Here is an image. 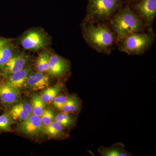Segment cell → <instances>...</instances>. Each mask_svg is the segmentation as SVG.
<instances>
[{
	"label": "cell",
	"mask_w": 156,
	"mask_h": 156,
	"mask_svg": "<svg viewBox=\"0 0 156 156\" xmlns=\"http://www.w3.org/2000/svg\"><path fill=\"white\" fill-rule=\"evenodd\" d=\"M82 30L84 40L89 47L98 53L111 54L117 43L112 30L103 23H83Z\"/></svg>",
	"instance_id": "cell-1"
},
{
	"label": "cell",
	"mask_w": 156,
	"mask_h": 156,
	"mask_svg": "<svg viewBox=\"0 0 156 156\" xmlns=\"http://www.w3.org/2000/svg\"><path fill=\"white\" fill-rule=\"evenodd\" d=\"M109 20L117 43L131 34L145 31L148 27L128 4L120 8Z\"/></svg>",
	"instance_id": "cell-2"
},
{
	"label": "cell",
	"mask_w": 156,
	"mask_h": 156,
	"mask_svg": "<svg viewBox=\"0 0 156 156\" xmlns=\"http://www.w3.org/2000/svg\"><path fill=\"white\" fill-rule=\"evenodd\" d=\"M122 4V0H88L84 23H103L108 21Z\"/></svg>",
	"instance_id": "cell-3"
},
{
	"label": "cell",
	"mask_w": 156,
	"mask_h": 156,
	"mask_svg": "<svg viewBox=\"0 0 156 156\" xmlns=\"http://www.w3.org/2000/svg\"><path fill=\"white\" fill-rule=\"evenodd\" d=\"M155 35L150 30L134 33L118 42V50L129 55H140L149 50L154 42Z\"/></svg>",
	"instance_id": "cell-4"
},
{
	"label": "cell",
	"mask_w": 156,
	"mask_h": 156,
	"mask_svg": "<svg viewBox=\"0 0 156 156\" xmlns=\"http://www.w3.org/2000/svg\"><path fill=\"white\" fill-rule=\"evenodd\" d=\"M129 5L148 27L151 26L156 16V0H138Z\"/></svg>",
	"instance_id": "cell-5"
},
{
	"label": "cell",
	"mask_w": 156,
	"mask_h": 156,
	"mask_svg": "<svg viewBox=\"0 0 156 156\" xmlns=\"http://www.w3.org/2000/svg\"><path fill=\"white\" fill-rule=\"evenodd\" d=\"M21 45L26 50L38 51L46 47L48 43L44 34L37 30H31L23 37Z\"/></svg>",
	"instance_id": "cell-6"
},
{
	"label": "cell",
	"mask_w": 156,
	"mask_h": 156,
	"mask_svg": "<svg viewBox=\"0 0 156 156\" xmlns=\"http://www.w3.org/2000/svg\"><path fill=\"white\" fill-rule=\"evenodd\" d=\"M19 128L21 132L30 136H37L45 133V128L41 118L33 114L28 119L21 122Z\"/></svg>",
	"instance_id": "cell-7"
},
{
	"label": "cell",
	"mask_w": 156,
	"mask_h": 156,
	"mask_svg": "<svg viewBox=\"0 0 156 156\" xmlns=\"http://www.w3.org/2000/svg\"><path fill=\"white\" fill-rule=\"evenodd\" d=\"M69 63L65 58L56 54L50 56L48 72L51 75L64 76L69 71Z\"/></svg>",
	"instance_id": "cell-8"
},
{
	"label": "cell",
	"mask_w": 156,
	"mask_h": 156,
	"mask_svg": "<svg viewBox=\"0 0 156 156\" xmlns=\"http://www.w3.org/2000/svg\"><path fill=\"white\" fill-rule=\"evenodd\" d=\"M49 85L48 76L38 72L29 76L24 86L30 90L37 91L47 88Z\"/></svg>",
	"instance_id": "cell-9"
},
{
	"label": "cell",
	"mask_w": 156,
	"mask_h": 156,
	"mask_svg": "<svg viewBox=\"0 0 156 156\" xmlns=\"http://www.w3.org/2000/svg\"><path fill=\"white\" fill-rule=\"evenodd\" d=\"M19 89L11 86L7 82L0 83V100L4 104H11L18 100Z\"/></svg>",
	"instance_id": "cell-10"
},
{
	"label": "cell",
	"mask_w": 156,
	"mask_h": 156,
	"mask_svg": "<svg viewBox=\"0 0 156 156\" xmlns=\"http://www.w3.org/2000/svg\"><path fill=\"white\" fill-rule=\"evenodd\" d=\"M28 57L23 53L12 56L5 65L3 69L8 74L13 73L24 68Z\"/></svg>",
	"instance_id": "cell-11"
},
{
	"label": "cell",
	"mask_w": 156,
	"mask_h": 156,
	"mask_svg": "<svg viewBox=\"0 0 156 156\" xmlns=\"http://www.w3.org/2000/svg\"><path fill=\"white\" fill-rule=\"evenodd\" d=\"M9 114L13 119L24 121L32 114V107L30 104L20 102L11 109Z\"/></svg>",
	"instance_id": "cell-12"
},
{
	"label": "cell",
	"mask_w": 156,
	"mask_h": 156,
	"mask_svg": "<svg viewBox=\"0 0 156 156\" xmlns=\"http://www.w3.org/2000/svg\"><path fill=\"white\" fill-rule=\"evenodd\" d=\"M30 72V69L29 68H24L20 70L9 74L8 80L6 82L16 89H22L25 85Z\"/></svg>",
	"instance_id": "cell-13"
},
{
	"label": "cell",
	"mask_w": 156,
	"mask_h": 156,
	"mask_svg": "<svg viewBox=\"0 0 156 156\" xmlns=\"http://www.w3.org/2000/svg\"><path fill=\"white\" fill-rule=\"evenodd\" d=\"M98 151L101 156H130V153L126 149L125 145L118 142L112 144L110 147L101 146L98 148Z\"/></svg>",
	"instance_id": "cell-14"
},
{
	"label": "cell",
	"mask_w": 156,
	"mask_h": 156,
	"mask_svg": "<svg viewBox=\"0 0 156 156\" xmlns=\"http://www.w3.org/2000/svg\"><path fill=\"white\" fill-rule=\"evenodd\" d=\"M82 101L76 95H69L62 111L70 114H78L82 109Z\"/></svg>",
	"instance_id": "cell-15"
},
{
	"label": "cell",
	"mask_w": 156,
	"mask_h": 156,
	"mask_svg": "<svg viewBox=\"0 0 156 156\" xmlns=\"http://www.w3.org/2000/svg\"><path fill=\"white\" fill-rule=\"evenodd\" d=\"M64 86V84L60 83L55 87L45 89L41 95L42 100L46 104L53 102L55 98L63 89Z\"/></svg>",
	"instance_id": "cell-16"
},
{
	"label": "cell",
	"mask_w": 156,
	"mask_h": 156,
	"mask_svg": "<svg viewBox=\"0 0 156 156\" xmlns=\"http://www.w3.org/2000/svg\"><path fill=\"white\" fill-rule=\"evenodd\" d=\"M45 133L55 138H64L66 135L64 127L55 121L45 128Z\"/></svg>",
	"instance_id": "cell-17"
},
{
	"label": "cell",
	"mask_w": 156,
	"mask_h": 156,
	"mask_svg": "<svg viewBox=\"0 0 156 156\" xmlns=\"http://www.w3.org/2000/svg\"><path fill=\"white\" fill-rule=\"evenodd\" d=\"M32 114L41 117L46 109V104L42 100L41 95L34 94L32 95Z\"/></svg>",
	"instance_id": "cell-18"
},
{
	"label": "cell",
	"mask_w": 156,
	"mask_h": 156,
	"mask_svg": "<svg viewBox=\"0 0 156 156\" xmlns=\"http://www.w3.org/2000/svg\"><path fill=\"white\" fill-rule=\"evenodd\" d=\"M54 121L59 123L65 128H71L75 123V118L71 114L62 112L56 115Z\"/></svg>",
	"instance_id": "cell-19"
},
{
	"label": "cell",
	"mask_w": 156,
	"mask_h": 156,
	"mask_svg": "<svg viewBox=\"0 0 156 156\" xmlns=\"http://www.w3.org/2000/svg\"><path fill=\"white\" fill-rule=\"evenodd\" d=\"M50 55L47 51H44L39 55L37 60V68L41 73L48 72Z\"/></svg>",
	"instance_id": "cell-20"
},
{
	"label": "cell",
	"mask_w": 156,
	"mask_h": 156,
	"mask_svg": "<svg viewBox=\"0 0 156 156\" xmlns=\"http://www.w3.org/2000/svg\"><path fill=\"white\" fill-rule=\"evenodd\" d=\"M12 56V49L9 44L0 48V69H3Z\"/></svg>",
	"instance_id": "cell-21"
},
{
	"label": "cell",
	"mask_w": 156,
	"mask_h": 156,
	"mask_svg": "<svg viewBox=\"0 0 156 156\" xmlns=\"http://www.w3.org/2000/svg\"><path fill=\"white\" fill-rule=\"evenodd\" d=\"M55 116V113L52 109H45L41 116L40 117L42 125L45 129L54 121Z\"/></svg>",
	"instance_id": "cell-22"
},
{
	"label": "cell",
	"mask_w": 156,
	"mask_h": 156,
	"mask_svg": "<svg viewBox=\"0 0 156 156\" xmlns=\"http://www.w3.org/2000/svg\"><path fill=\"white\" fill-rule=\"evenodd\" d=\"M12 118L9 114H4L0 115V130L9 131L12 123Z\"/></svg>",
	"instance_id": "cell-23"
},
{
	"label": "cell",
	"mask_w": 156,
	"mask_h": 156,
	"mask_svg": "<svg viewBox=\"0 0 156 156\" xmlns=\"http://www.w3.org/2000/svg\"><path fill=\"white\" fill-rule=\"evenodd\" d=\"M68 96L64 95H57L53 101V106L56 108L62 111V108L66 102Z\"/></svg>",
	"instance_id": "cell-24"
},
{
	"label": "cell",
	"mask_w": 156,
	"mask_h": 156,
	"mask_svg": "<svg viewBox=\"0 0 156 156\" xmlns=\"http://www.w3.org/2000/svg\"><path fill=\"white\" fill-rule=\"evenodd\" d=\"M10 40L9 39L4 38L0 37V48H2L4 46L9 44Z\"/></svg>",
	"instance_id": "cell-25"
},
{
	"label": "cell",
	"mask_w": 156,
	"mask_h": 156,
	"mask_svg": "<svg viewBox=\"0 0 156 156\" xmlns=\"http://www.w3.org/2000/svg\"><path fill=\"white\" fill-rule=\"evenodd\" d=\"M122 1L123 2L124 1V2H126V4H128L130 5V4H133V3L137 2L138 0H122Z\"/></svg>",
	"instance_id": "cell-26"
},
{
	"label": "cell",
	"mask_w": 156,
	"mask_h": 156,
	"mask_svg": "<svg viewBox=\"0 0 156 156\" xmlns=\"http://www.w3.org/2000/svg\"><path fill=\"white\" fill-rule=\"evenodd\" d=\"M1 75V72H0V75Z\"/></svg>",
	"instance_id": "cell-27"
}]
</instances>
